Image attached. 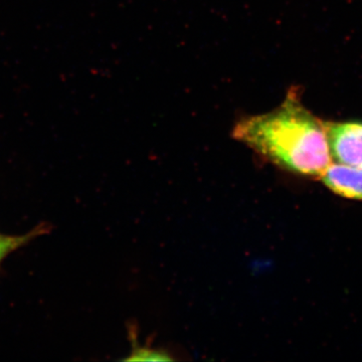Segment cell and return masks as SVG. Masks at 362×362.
Listing matches in <instances>:
<instances>
[{"mask_svg": "<svg viewBox=\"0 0 362 362\" xmlns=\"http://www.w3.org/2000/svg\"><path fill=\"white\" fill-rule=\"evenodd\" d=\"M233 137L294 175L320 178L332 163L325 122L302 104L296 90L273 111L243 118Z\"/></svg>", "mask_w": 362, "mask_h": 362, "instance_id": "obj_1", "label": "cell"}, {"mask_svg": "<svg viewBox=\"0 0 362 362\" xmlns=\"http://www.w3.org/2000/svg\"><path fill=\"white\" fill-rule=\"evenodd\" d=\"M332 160L361 169L362 123L325 122Z\"/></svg>", "mask_w": 362, "mask_h": 362, "instance_id": "obj_2", "label": "cell"}, {"mask_svg": "<svg viewBox=\"0 0 362 362\" xmlns=\"http://www.w3.org/2000/svg\"><path fill=\"white\" fill-rule=\"evenodd\" d=\"M328 189L346 199L362 201V170L340 163H331L321 176Z\"/></svg>", "mask_w": 362, "mask_h": 362, "instance_id": "obj_3", "label": "cell"}, {"mask_svg": "<svg viewBox=\"0 0 362 362\" xmlns=\"http://www.w3.org/2000/svg\"><path fill=\"white\" fill-rule=\"evenodd\" d=\"M49 232V226L47 223H42L25 235H11L0 233V263L21 247L26 246L33 240Z\"/></svg>", "mask_w": 362, "mask_h": 362, "instance_id": "obj_4", "label": "cell"}, {"mask_svg": "<svg viewBox=\"0 0 362 362\" xmlns=\"http://www.w3.org/2000/svg\"><path fill=\"white\" fill-rule=\"evenodd\" d=\"M170 357L156 350L139 349L132 352L129 361H168Z\"/></svg>", "mask_w": 362, "mask_h": 362, "instance_id": "obj_5", "label": "cell"}]
</instances>
